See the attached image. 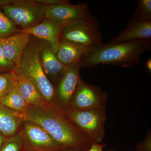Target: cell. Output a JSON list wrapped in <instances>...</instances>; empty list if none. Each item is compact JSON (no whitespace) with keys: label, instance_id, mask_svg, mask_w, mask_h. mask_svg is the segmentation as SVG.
Segmentation results:
<instances>
[{"label":"cell","instance_id":"obj_1","mask_svg":"<svg viewBox=\"0 0 151 151\" xmlns=\"http://www.w3.org/2000/svg\"><path fill=\"white\" fill-rule=\"evenodd\" d=\"M24 119L42 127L63 149L87 151L92 145L89 139L65 117L64 111L53 104L29 106Z\"/></svg>","mask_w":151,"mask_h":151},{"label":"cell","instance_id":"obj_2","mask_svg":"<svg viewBox=\"0 0 151 151\" xmlns=\"http://www.w3.org/2000/svg\"><path fill=\"white\" fill-rule=\"evenodd\" d=\"M151 50V39L103 43L85 55L80 62V66L92 67L102 64L136 68L139 66L142 55Z\"/></svg>","mask_w":151,"mask_h":151},{"label":"cell","instance_id":"obj_3","mask_svg":"<svg viewBox=\"0 0 151 151\" xmlns=\"http://www.w3.org/2000/svg\"><path fill=\"white\" fill-rule=\"evenodd\" d=\"M14 70L35 85L46 104H52L54 98V86L47 78L42 67L39 57V42L37 38L30 35L19 66Z\"/></svg>","mask_w":151,"mask_h":151},{"label":"cell","instance_id":"obj_4","mask_svg":"<svg viewBox=\"0 0 151 151\" xmlns=\"http://www.w3.org/2000/svg\"><path fill=\"white\" fill-rule=\"evenodd\" d=\"M61 40L68 41L91 49L103 43L99 22L90 13L65 25Z\"/></svg>","mask_w":151,"mask_h":151},{"label":"cell","instance_id":"obj_5","mask_svg":"<svg viewBox=\"0 0 151 151\" xmlns=\"http://www.w3.org/2000/svg\"><path fill=\"white\" fill-rule=\"evenodd\" d=\"M64 113L67 119L92 144L102 143L105 136V125L107 118L106 109L67 110Z\"/></svg>","mask_w":151,"mask_h":151},{"label":"cell","instance_id":"obj_6","mask_svg":"<svg viewBox=\"0 0 151 151\" xmlns=\"http://www.w3.org/2000/svg\"><path fill=\"white\" fill-rule=\"evenodd\" d=\"M46 7L36 0H12L0 8L19 29L22 30L35 27L43 21Z\"/></svg>","mask_w":151,"mask_h":151},{"label":"cell","instance_id":"obj_7","mask_svg":"<svg viewBox=\"0 0 151 151\" xmlns=\"http://www.w3.org/2000/svg\"><path fill=\"white\" fill-rule=\"evenodd\" d=\"M108 98L100 86L86 83L80 76L66 111L106 109Z\"/></svg>","mask_w":151,"mask_h":151},{"label":"cell","instance_id":"obj_8","mask_svg":"<svg viewBox=\"0 0 151 151\" xmlns=\"http://www.w3.org/2000/svg\"><path fill=\"white\" fill-rule=\"evenodd\" d=\"M80 63L65 65L53 84L55 94L52 104L65 111L67 110L79 77Z\"/></svg>","mask_w":151,"mask_h":151},{"label":"cell","instance_id":"obj_9","mask_svg":"<svg viewBox=\"0 0 151 151\" xmlns=\"http://www.w3.org/2000/svg\"><path fill=\"white\" fill-rule=\"evenodd\" d=\"M19 133L23 140V151H55L63 149L42 127L34 122L24 119Z\"/></svg>","mask_w":151,"mask_h":151},{"label":"cell","instance_id":"obj_10","mask_svg":"<svg viewBox=\"0 0 151 151\" xmlns=\"http://www.w3.org/2000/svg\"><path fill=\"white\" fill-rule=\"evenodd\" d=\"M89 13L87 3L71 4L69 1L60 4L47 6L45 11V18L65 24L78 20Z\"/></svg>","mask_w":151,"mask_h":151},{"label":"cell","instance_id":"obj_11","mask_svg":"<svg viewBox=\"0 0 151 151\" xmlns=\"http://www.w3.org/2000/svg\"><path fill=\"white\" fill-rule=\"evenodd\" d=\"M65 25L45 18L35 27L28 29H19L18 31L27 33L38 39L46 41L50 44L53 51L56 53L60 45L61 35Z\"/></svg>","mask_w":151,"mask_h":151},{"label":"cell","instance_id":"obj_12","mask_svg":"<svg viewBox=\"0 0 151 151\" xmlns=\"http://www.w3.org/2000/svg\"><path fill=\"white\" fill-rule=\"evenodd\" d=\"M30 35L19 31L16 34L0 39V43L4 56L13 63L18 68L25 48L27 45Z\"/></svg>","mask_w":151,"mask_h":151},{"label":"cell","instance_id":"obj_13","mask_svg":"<svg viewBox=\"0 0 151 151\" xmlns=\"http://www.w3.org/2000/svg\"><path fill=\"white\" fill-rule=\"evenodd\" d=\"M39 57L42 67L47 78L53 85L65 65L58 59L50 44L41 40H39Z\"/></svg>","mask_w":151,"mask_h":151},{"label":"cell","instance_id":"obj_14","mask_svg":"<svg viewBox=\"0 0 151 151\" xmlns=\"http://www.w3.org/2000/svg\"><path fill=\"white\" fill-rule=\"evenodd\" d=\"M151 39V21H139L131 19L126 28L108 42H125Z\"/></svg>","mask_w":151,"mask_h":151},{"label":"cell","instance_id":"obj_15","mask_svg":"<svg viewBox=\"0 0 151 151\" xmlns=\"http://www.w3.org/2000/svg\"><path fill=\"white\" fill-rule=\"evenodd\" d=\"M24 121V115L0 103V132L6 137L18 134Z\"/></svg>","mask_w":151,"mask_h":151},{"label":"cell","instance_id":"obj_16","mask_svg":"<svg viewBox=\"0 0 151 151\" xmlns=\"http://www.w3.org/2000/svg\"><path fill=\"white\" fill-rule=\"evenodd\" d=\"M92 50L68 41L61 40L56 54L60 62L67 65L80 63L82 58Z\"/></svg>","mask_w":151,"mask_h":151},{"label":"cell","instance_id":"obj_17","mask_svg":"<svg viewBox=\"0 0 151 151\" xmlns=\"http://www.w3.org/2000/svg\"><path fill=\"white\" fill-rule=\"evenodd\" d=\"M15 71L17 76V88L29 106L38 107L47 104L35 85L24 76Z\"/></svg>","mask_w":151,"mask_h":151},{"label":"cell","instance_id":"obj_18","mask_svg":"<svg viewBox=\"0 0 151 151\" xmlns=\"http://www.w3.org/2000/svg\"><path fill=\"white\" fill-rule=\"evenodd\" d=\"M0 103L24 116L29 108L28 105L20 94L17 86L0 99Z\"/></svg>","mask_w":151,"mask_h":151},{"label":"cell","instance_id":"obj_19","mask_svg":"<svg viewBox=\"0 0 151 151\" xmlns=\"http://www.w3.org/2000/svg\"><path fill=\"white\" fill-rule=\"evenodd\" d=\"M17 76L14 70L0 73V99L17 86Z\"/></svg>","mask_w":151,"mask_h":151},{"label":"cell","instance_id":"obj_20","mask_svg":"<svg viewBox=\"0 0 151 151\" xmlns=\"http://www.w3.org/2000/svg\"><path fill=\"white\" fill-rule=\"evenodd\" d=\"M19 29L0 8V39L13 35Z\"/></svg>","mask_w":151,"mask_h":151},{"label":"cell","instance_id":"obj_21","mask_svg":"<svg viewBox=\"0 0 151 151\" xmlns=\"http://www.w3.org/2000/svg\"><path fill=\"white\" fill-rule=\"evenodd\" d=\"M137 8L131 19L139 21H151V0H137Z\"/></svg>","mask_w":151,"mask_h":151},{"label":"cell","instance_id":"obj_22","mask_svg":"<svg viewBox=\"0 0 151 151\" xmlns=\"http://www.w3.org/2000/svg\"><path fill=\"white\" fill-rule=\"evenodd\" d=\"M24 142L19 133L8 138L3 144L0 151H23Z\"/></svg>","mask_w":151,"mask_h":151},{"label":"cell","instance_id":"obj_23","mask_svg":"<svg viewBox=\"0 0 151 151\" xmlns=\"http://www.w3.org/2000/svg\"><path fill=\"white\" fill-rule=\"evenodd\" d=\"M15 68L13 63L7 60L4 56L0 43V73L11 72Z\"/></svg>","mask_w":151,"mask_h":151},{"label":"cell","instance_id":"obj_24","mask_svg":"<svg viewBox=\"0 0 151 151\" xmlns=\"http://www.w3.org/2000/svg\"><path fill=\"white\" fill-rule=\"evenodd\" d=\"M37 3L42 4L46 6L55 5L68 2L69 1L65 0H36Z\"/></svg>","mask_w":151,"mask_h":151},{"label":"cell","instance_id":"obj_25","mask_svg":"<svg viewBox=\"0 0 151 151\" xmlns=\"http://www.w3.org/2000/svg\"><path fill=\"white\" fill-rule=\"evenodd\" d=\"M105 145L103 143L92 144L91 147L87 151H103Z\"/></svg>","mask_w":151,"mask_h":151},{"label":"cell","instance_id":"obj_26","mask_svg":"<svg viewBox=\"0 0 151 151\" xmlns=\"http://www.w3.org/2000/svg\"><path fill=\"white\" fill-rule=\"evenodd\" d=\"M146 69H147L149 71H151V58L147 60L145 63Z\"/></svg>","mask_w":151,"mask_h":151},{"label":"cell","instance_id":"obj_27","mask_svg":"<svg viewBox=\"0 0 151 151\" xmlns=\"http://www.w3.org/2000/svg\"><path fill=\"white\" fill-rule=\"evenodd\" d=\"M7 139V138L5 137L0 132V149L2 146L4 142Z\"/></svg>","mask_w":151,"mask_h":151},{"label":"cell","instance_id":"obj_28","mask_svg":"<svg viewBox=\"0 0 151 151\" xmlns=\"http://www.w3.org/2000/svg\"><path fill=\"white\" fill-rule=\"evenodd\" d=\"M55 151H83L76 149H61Z\"/></svg>","mask_w":151,"mask_h":151},{"label":"cell","instance_id":"obj_29","mask_svg":"<svg viewBox=\"0 0 151 151\" xmlns=\"http://www.w3.org/2000/svg\"><path fill=\"white\" fill-rule=\"evenodd\" d=\"M145 151L143 150H142V149L139 148L137 147H136V150H133V151Z\"/></svg>","mask_w":151,"mask_h":151},{"label":"cell","instance_id":"obj_30","mask_svg":"<svg viewBox=\"0 0 151 151\" xmlns=\"http://www.w3.org/2000/svg\"><path fill=\"white\" fill-rule=\"evenodd\" d=\"M113 151V150H110V151Z\"/></svg>","mask_w":151,"mask_h":151},{"label":"cell","instance_id":"obj_31","mask_svg":"<svg viewBox=\"0 0 151 151\" xmlns=\"http://www.w3.org/2000/svg\"></svg>","mask_w":151,"mask_h":151}]
</instances>
